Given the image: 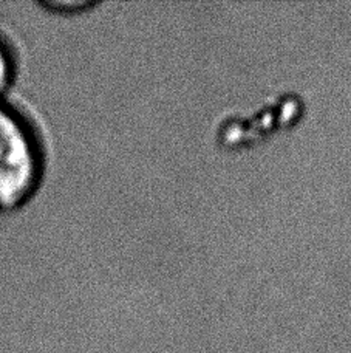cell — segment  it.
I'll list each match as a JSON object with an SVG mask.
<instances>
[{"instance_id":"2","label":"cell","mask_w":351,"mask_h":353,"mask_svg":"<svg viewBox=\"0 0 351 353\" xmlns=\"http://www.w3.org/2000/svg\"><path fill=\"white\" fill-rule=\"evenodd\" d=\"M16 58L8 43L0 37V98L14 83Z\"/></svg>"},{"instance_id":"1","label":"cell","mask_w":351,"mask_h":353,"mask_svg":"<svg viewBox=\"0 0 351 353\" xmlns=\"http://www.w3.org/2000/svg\"><path fill=\"white\" fill-rule=\"evenodd\" d=\"M39 138L14 107L0 98V211L16 210L42 179Z\"/></svg>"}]
</instances>
